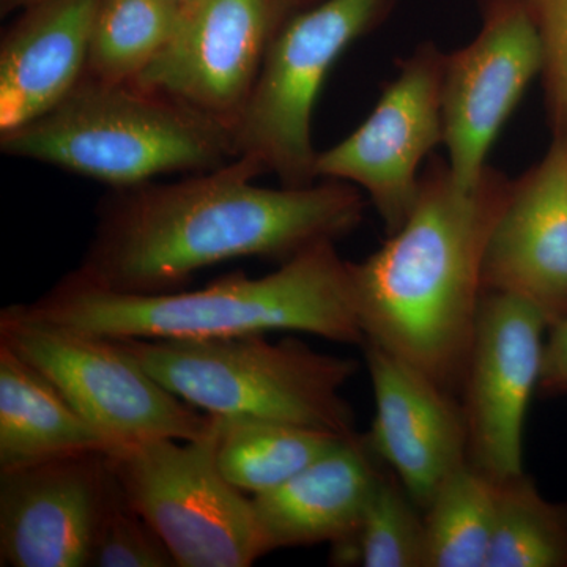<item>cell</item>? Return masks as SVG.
<instances>
[{
    "mask_svg": "<svg viewBox=\"0 0 567 567\" xmlns=\"http://www.w3.org/2000/svg\"><path fill=\"white\" fill-rule=\"evenodd\" d=\"M260 175L238 156L182 182L114 189L73 274L112 292H177L204 268L249 257L281 265L363 223L368 197L352 183L265 188L254 185Z\"/></svg>",
    "mask_w": 567,
    "mask_h": 567,
    "instance_id": "obj_1",
    "label": "cell"
},
{
    "mask_svg": "<svg viewBox=\"0 0 567 567\" xmlns=\"http://www.w3.org/2000/svg\"><path fill=\"white\" fill-rule=\"evenodd\" d=\"M511 181L488 166L473 188L432 156L401 229L363 262H349L364 342L461 390L483 300L488 237ZM363 347V346H361Z\"/></svg>",
    "mask_w": 567,
    "mask_h": 567,
    "instance_id": "obj_2",
    "label": "cell"
},
{
    "mask_svg": "<svg viewBox=\"0 0 567 567\" xmlns=\"http://www.w3.org/2000/svg\"><path fill=\"white\" fill-rule=\"evenodd\" d=\"M22 308L39 319L117 339H218L289 331L364 344L349 260L339 256L336 241L298 254L274 274L229 275L192 292H112L71 271Z\"/></svg>",
    "mask_w": 567,
    "mask_h": 567,
    "instance_id": "obj_3",
    "label": "cell"
},
{
    "mask_svg": "<svg viewBox=\"0 0 567 567\" xmlns=\"http://www.w3.org/2000/svg\"><path fill=\"white\" fill-rule=\"evenodd\" d=\"M0 148L114 189L164 174L205 173L237 158L233 130L224 123L133 82L91 76L54 110L0 134Z\"/></svg>",
    "mask_w": 567,
    "mask_h": 567,
    "instance_id": "obj_4",
    "label": "cell"
},
{
    "mask_svg": "<svg viewBox=\"0 0 567 567\" xmlns=\"http://www.w3.org/2000/svg\"><path fill=\"white\" fill-rule=\"evenodd\" d=\"M118 341L153 379L207 415L357 435L342 394L358 371L352 358L317 352L295 336Z\"/></svg>",
    "mask_w": 567,
    "mask_h": 567,
    "instance_id": "obj_5",
    "label": "cell"
},
{
    "mask_svg": "<svg viewBox=\"0 0 567 567\" xmlns=\"http://www.w3.org/2000/svg\"><path fill=\"white\" fill-rule=\"evenodd\" d=\"M399 0H317L295 11L271 40L233 128L238 156L284 186L316 182L312 117L328 73L350 47L390 18Z\"/></svg>",
    "mask_w": 567,
    "mask_h": 567,
    "instance_id": "obj_6",
    "label": "cell"
},
{
    "mask_svg": "<svg viewBox=\"0 0 567 567\" xmlns=\"http://www.w3.org/2000/svg\"><path fill=\"white\" fill-rule=\"evenodd\" d=\"M216 440L213 416L197 439L142 440L106 453L126 498L177 567H248L265 555L252 499L223 476Z\"/></svg>",
    "mask_w": 567,
    "mask_h": 567,
    "instance_id": "obj_7",
    "label": "cell"
},
{
    "mask_svg": "<svg viewBox=\"0 0 567 567\" xmlns=\"http://www.w3.org/2000/svg\"><path fill=\"white\" fill-rule=\"evenodd\" d=\"M0 344L47 377L112 450L142 440H193L212 427L213 416L166 390L118 339L11 305L0 311Z\"/></svg>",
    "mask_w": 567,
    "mask_h": 567,
    "instance_id": "obj_8",
    "label": "cell"
},
{
    "mask_svg": "<svg viewBox=\"0 0 567 567\" xmlns=\"http://www.w3.org/2000/svg\"><path fill=\"white\" fill-rule=\"evenodd\" d=\"M446 52L425 41L399 63L374 110L352 134L319 152L317 178L352 183L385 224L401 229L415 208L421 164L443 144Z\"/></svg>",
    "mask_w": 567,
    "mask_h": 567,
    "instance_id": "obj_9",
    "label": "cell"
},
{
    "mask_svg": "<svg viewBox=\"0 0 567 567\" xmlns=\"http://www.w3.org/2000/svg\"><path fill=\"white\" fill-rule=\"evenodd\" d=\"M300 0H189L173 39L133 84L234 128L271 40Z\"/></svg>",
    "mask_w": 567,
    "mask_h": 567,
    "instance_id": "obj_10",
    "label": "cell"
},
{
    "mask_svg": "<svg viewBox=\"0 0 567 567\" xmlns=\"http://www.w3.org/2000/svg\"><path fill=\"white\" fill-rule=\"evenodd\" d=\"M475 39L447 52L443 73V145L454 182L473 188L529 84L543 73V47L518 0H480Z\"/></svg>",
    "mask_w": 567,
    "mask_h": 567,
    "instance_id": "obj_11",
    "label": "cell"
},
{
    "mask_svg": "<svg viewBox=\"0 0 567 567\" xmlns=\"http://www.w3.org/2000/svg\"><path fill=\"white\" fill-rule=\"evenodd\" d=\"M547 331L535 306L484 292L462 377V410L470 462L496 481L525 473V421L539 390Z\"/></svg>",
    "mask_w": 567,
    "mask_h": 567,
    "instance_id": "obj_12",
    "label": "cell"
},
{
    "mask_svg": "<svg viewBox=\"0 0 567 567\" xmlns=\"http://www.w3.org/2000/svg\"><path fill=\"white\" fill-rule=\"evenodd\" d=\"M484 292L535 306L551 324L567 317V136L516 181L488 237Z\"/></svg>",
    "mask_w": 567,
    "mask_h": 567,
    "instance_id": "obj_13",
    "label": "cell"
},
{
    "mask_svg": "<svg viewBox=\"0 0 567 567\" xmlns=\"http://www.w3.org/2000/svg\"><path fill=\"white\" fill-rule=\"evenodd\" d=\"M375 415L365 442L421 509L457 466L468 461L464 410L435 380L364 342Z\"/></svg>",
    "mask_w": 567,
    "mask_h": 567,
    "instance_id": "obj_14",
    "label": "cell"
},
{
    "mask_svg": "<svg viewBox=\"0 0 567 567\" xmlns=\"http://www.w3.org/2000/svg\"><path fill=\"white\" fill-rule=\"evenodd\" d=\"M110 476L102 453L0 473V565L89 567Z\"/></svg>",
    "mask_w": 567,
    "mask_h": 567,
    "instance_id": "obj_15",
    "label": "cell"
},
{
    "mask_svg": "<svg viewBox=\"0 0 567 567\" xmlns=\"http://www.w3.org/2000/svg\"><path fill=\"white\" fill-rule=\"evenodd\" d=\"M102 0H40L0 44V134L54 110L87 76Z\"/></svg>",
    "mask_w": 567,
    "mask_h": 567,
    "instance_id": "obj_16",
    "label": "cell"
},
{
    "mask_svg": "<svg viewBox=\"0 0 567 567\" xmlns=\"http://www.w3.org/2000/svg\"><path fill=\"white\" fill-rule=\"evenodd\" d=\"M365 436L342 440L289 481L252 495L265 555L342 543L360 524L382 470Z\"/></svg>",
    "mask_w": 567,
    "mask_h": 567,
    "instance_id": "obj_17",
    "label": "cell"
},
{
    "mask_svg": "<svg viewBox=\"0 0 567 567\" xmlns=\"http://www.w3.org/2000/svg\"><path fill=\"white\" fill-rule=\"evenodd\" d=\"M111 450L47 377L0 344V473Z\"/></svg>",
    "mask_w": 567,
    "mask_h": 567,
    "instance_id": "obj_18",
    "label": "cell"
},
{
    "mask_svg": "<svg viewBox=\"0 0 567 567\" xmlns=\"http://www.w3.org/2000/svg\"><path fill=\"white\" fill-rule=\"evenodd\" d=\"M216 421L219 470L238 491L252 495L281 486L346 439L298 425Z\"/></svg>",
    "mask_w": 567,
    "mask_h": 567,
    "instance_id": "obj_19",
    "label": "cell"
},
{
    "mask_svg": "<svg viewBox=\"0 0 567 567\" xmlns=\"http://www.w3.org/2000/svg\"><path fill=\"white\" fill-rule=\"evenodd\" d=\"M498 481L468 461L457 466L424 509V567H486Z\"/></svg>",
    "mask_w": 567,
    "mask_h": 567,
    "instance_id": "obj_20",
    "label": "cell"
},
{
    "mask_svg": "<svg viewBox=\"0 0 567 567\" xmlns=\"http://www.w3.org/2000/svg\"><path fill=\"white\" fill-rule=\"evenodd\" d=\"M182 9L174 0H102L87 76L110 84L136 81L173 39Z\"/></svg>",
    "mask_w": 567,
    "mask_h": 567,
    "instance_id": "obj_21",
    "label": "cell"
},
{
    "mask_svg": "<svg viewBox=\"0 0 567 567\" xmlns=\"http://www.w3.org/2000/svg\"><path fill=\"white\" fill-rule=\"evenodd\" d=\"M486 567H567V503L547 499L525 473L498 481Z\"/></svg>",
    "mask_w": 567,
    "mask_h": 567,
    "instance_id": "obj_22",
    "label": "cell"
},
{
    "mask_svg": "<svg viewBox=\"0 0 567 567\" xmlns=\"http://www.w3.org/2000/svg\"><path fill=\"white\" fill-rule=\"evenodd\" d=\"M424 511L394 473L382 472L358 527L331 546V565L424 567Z\"/></svg>",
    "mask_w": 567,
    "mask_h": 567,
    "instance_id": "obj_23",
    "label": "cell"
},
{
    "mask_svg": "<svg viewBox=\"0 0 567 567\" xmlns=\"http://www.w3.org/2000/svg\"><path fill=\"white\" fill-rule=\"evenodd\" d=\"M89 567H177L155 529L126 498L112 470Z\"/></svg>",
    "mask_w": 567,
    "mask_h": 567,
    "instance_id": "obj_24",
    "label": "cell"
},
{
    "mask_svg": "<svg viewBox=\"0 0 567 567\" xmlns=\"http://www.w3.org/2000/svg\"><path fill=\"white\" fill-rule=\"evenodd\" d=\"M543 47L544 95L554 136H567V0H518Z\"/></svg>",
    "mask_w": 567,
    "mask_h": 567,
    "instance_id": "obj_25",
    "label": "cell"
},
{
    "mask_svg": "<svg viewBox=\"0 0 567 567\" xmlns=\"http://www.w3.org/2000/svg\"><path fill=\"white\" fill-rule=\"evenodd\" d=\"M539 391L546 395H567V317L548 328Z\"/></svg>",
    "mask_w": 567,
    "mask_h": 567,
    "instance_id": "obj_26",
    "label": "cell"
},
{
    "mask_svg": "<svg viewBox=\"0 0 567 567\" xmlns=\"http://www.w3.org/2000/svg\"><path fill=\"white\" fill-rule=\"evenodd\" d=\"M40 2V0H13V6H11V10L14 9H28V7L33 6V3Z\"/></svg>",
    "mask_w": 567,
    "mask_h": 567,
    "instance_id": "obj_27",
    "label": "cell"
},
{
    "mask_svg": "<svg viewBox=\"0 0 567 567\" xmlns=\"http://www.w3.org/2000/svg\"><path fill=\"white\" fill-rule=\"evenodd\" d=\"M0 3H2V13H6V11H11L13 0H0Z\"/></svg>",
    "mask_w": 567,
    "mask_h": 567,
    "instance_id": "obj_28",
    "label": "cell"
},
{
    "mask_svg": "<svg viewBox=\"0 0 567 567\" xmlns=\"http://www.w3.org/2000/svg\"><path fill=\"white\" fill-rule=\"evenodd\" d=\"M301 3H303V7L311 6V3L317 2V0H300Z\"/></svg>",
    "mask_w": 567,
    "mask_h": 567,
    "instance_id": "obj_29",
    "label": "cell"
},
{
    "mask_svg": "<svg viewBox=\"0 0 567 567\" xmlns=\"http://www.w3.org/2000/svg\"><path fill=\"white\" fill-rule=\"evenodd\" d=\"M175 3H178V6L183 7L185 3H188L189 0H174Z\"/></svg>",
    "mask_w": 567,
    "mask_h": 567,
    "instance_id": "obj_30",
    "label": "cell"
}]
</instances>
